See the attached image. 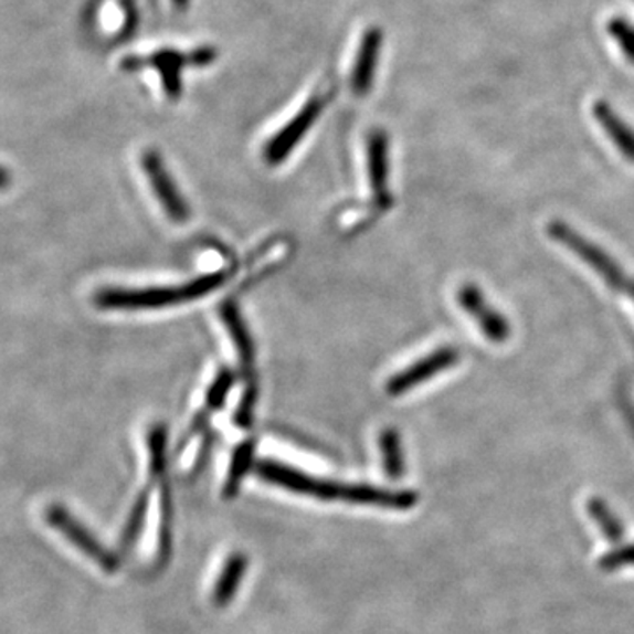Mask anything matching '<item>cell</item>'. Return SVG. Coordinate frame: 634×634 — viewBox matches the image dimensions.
Returning <instances> with one entry per match:
<instances>
[{
	"instance_id": "obj_21",
	"label": "cell",
	"mask_w": 634,
	"mask_h": 634,
	"mask_svg": "<svg viewBox=\"0 0 634 634\" xmlns=\"http://www.w3.org/2000/svg\"><path fill=\"white\" fill-rule=\"evenodd\" d=\"M233 384H235V374H233L230 369H222L221 372L215 376V379H213L209 391H207V405L213 409V411L221 408V405L226 402Z\"/></svg>"
},
{
	"instance_id": "obj_2",
	"label": "cell",
	"mask_w": 634,
	"mask_h": 634,
	"mask_svg": "<svg viewBox=\"0 0 634 634\" xmlns=\"http://www.w3.org/2000/svg\"><path fill=\"white\" fill-rule=\"evenodd\" d=\"M226 272H213L192 278L182 286L106 287L96 295V304L103 309L148 310L170 305L200 300L226 283Z\"/></svg>"
},
{
	"instance_id": "obj_19",
	"label": "cell",
	"mask_w": 634,
	"mask_h": 634,
	"mask_svg": "<svg viewBox=\"0 0 634 634\" xmlns=\"http://www.w3.org/2000/svg\"><path fill=\"white\" fill-rule=\"evenodd\" d=\"M159 564L165 562L171 556V499L168 488H162L161 496V526H159Z\"/></svg>"
},
{
	"instance_id": "obj_20",
	"label": "cell",
	"mask_w": 634,
	"mask_h": 634,
	"mask_svg": "<svg viewBox=\"0 0 634 634\" xmlns=\"http://www.w3.org/2000/svg\"><path fill=\"white\" fill-rule=\"evenodd\" d=\"M166 432L165 425L154 426L148 434V455H150V471L152 474H161L166 465Z\"/></svg>"
},
{
	"instance_id": "obj_17",
	"label": "cell",
	"mask_w": 634,
	"mask_h": 634,
	"mask_svg": "<svg viewBox=\"0 0 634 634\" xmlns=\"http://www.w3.org/2000/svg\"><path fill=\"white\" fill-rule=\"evenodd\" d=\"M148 500H150V494H148V490H144L136 499L133 509H130L126 527H124L123 536H120L123 550H129L138 541L139 532L144 529L145 517H147Z\"/></svg>"
},
{
	"instance_id": "obj_8",
	"label": "cell",
	"mask_w": 634,
	"mask_h": 634,
	"mask_svg": "<svg viewBox=\"0 0 634 634\" xmlns=\"http://www.w3.org/2000/svg\"><path fill=\"white\" fill-rule=\"evenodd\" d=\"M144 168L148 177V182L152 186L157 200L162 204V209L168 213V218L177 222L188 221L189 215H191L188 203H186L179 189L175 186L171 175L166 170V166L162 165L159 154H145Z\"/></svg>"
},
{
	"instance_id": "obj_11",
	"label": "cell",
	"mask_w": 634,
	"mask_h": 634,
	"mask_svg": "<svg viewBox=\"0 0 634 634\" xmlns=\"http://www.w3.org/2000/svg\"><path fill=\"white\" fill-rule=\"evenodd\" d=\"M367 165H369L370 188L381 207L390 201L388 194V173H390V159H388V136L384 130H372L367 139Z\"/></svg>"
},
{
	"instance_id": "obj_10",
	"label": "cell",
	"mask_w": 634,
	"mask_h": 634,
	"mask_svg": "<svg viewBox=\"0 0 634 634\" xmlns=\"http://www.w3.org/2000/svg\"><path fill=\"white\" fill-rule=\"evenodd\" d=\"M382 31L379 27H370L363 32L358 49L357 61L352 65L351 88L357 96H366L372 88L376 70L379 64V53L382 50Z\"/></svg>"
},
{
	"instance_id": "obj_22",
	"label": "cell",
	"mask_w": 634,
	"mask_h": 634,
	"mask_svg": "<svg viewBox=\"0 0 634 634\" xmlns=\"http://www.w3.org/2000/svg\"><path fill=\"white\" fill-rule=\"evenodd\" d=\"M254 408H256V390H247L240 400L239 409H236V425L242 426V429H249L253 425Z\"/></svg>"
},
{
	"instance_id": "obj_5",
	"label": "cell",
	"mask_w": 634,
	"mask_h": 634,
	"mask_svg": "<svg viewBox=\"0 0 634 634\" xmlns=\"http://www.w3.org/2000/svg\"><path fill=\"white\" fill-rule=\"evenodd\" d=\"M325 105L326 97H310V99L302 106L300 112L266 144V162H270V165H281V162L286 161L287 156L293 152V148L300 144L304 136L309 133L310 127L316 124Z\"/></svg>"
},
{
	"instance_id": "obj_14",
	"label": "cell",
	"mask_w": 634,
	"mask_h": 634,
	"mask_svg": "<svg viewBox=\"0 0 634 634\" xmlns=\"http://www.w3.org/2000/svg\"><path fill=\"white\" fill-rule=\"evenodd\" d=\"M247 564L249 561L245 553H233L224 562L218 583L213 587V603L218 604V606L230 604V601L235 598L236 591H239L240 583L244 580Z\"/></svg>"
},
{
	"instance_id": "obj_3",
	"label": "cell",
	"mask_w": 634,
	"mask_h": 634,
	"mask_svg": "<svg viewBox=\"0 0 634 634\" xmlns=\"http://www.w3.org/2000/svg\"><path fill=\"white\" fill-rule=\"evenodd\" d=\"M548 233L557 240L559 244L573 251L580 260L585 261L587 265L594 270L595 274L603 277L604 284H609L613 289H626L627 278L622 272L621 266L603 253L598 245L591 244L585 236L580 235L570 224L566 222L553 221L548 224Z\"/></svg>"
},
{
	"instance_id": "obj_1",
	"label": "cell",
	"mask_w": 634,
	"mask_h": 634,
	"mask_svg": "<svg viewBox=\"0 0 634 634\" xmlns=\"http://www.w3.org/2000/svg\"><path fill=\"white\" fill-rule=\"evenodd\" d=\"M256 473L263 482L272 483L275 487L321 500H344L355 505H376L391 509H408L416 503L413 492H393L369 485L328 482L275 461L257 462Z\"/></svg>"
},
{
	"instance_id": "obj_16",
	"label": "cell",
	"mask_w": 634,
	"mask_h": 634,
	"mask_svg": "<svg viewBox=\"0 0 634 634\" xmlns=\"http://www.w3.org/2000/svg\"><path fill=\"white\" fill-rule=\"evenodd\" d=\"M382 453V467L390 478H400L404 473V456L400 444L399 432L387 429L379 437Z\"/></svg>"
},
{
	"instance_id": "obj_7",
	"label": "cell",
	"mask_w": 634,
	"mask_h": 634,
	"mask_svg": "<svg viewBox=\"0 0 634 634\" xmlns=\"http://www.w3.org/2000/svg\"><path fill=\"white\" fill-rule=\"evenodd\" d=\"M461 360V351L456 348H441L432 352L423 360L416 361L414 366L402 370L393 376L388 382V393L393 397L402 395L405 391L420 387L422 382L429 381L434 376L441 374L444 370L452 369Z\"/></svg>"
},
{
	"instance_id": "obj_6",
	"label": "cell",
	"mask_w": 634,
	"mask_h": 634,
	"mask_svg": "<svg viewBox=\"0 0 634 634\" xmlns=\"http://www.w3.org/2000/svg\"><path fill=\"white\" fill-rule=\"evenodd\" d=\"M456 300L461 304L462 309L469 314L474 321L478 323L483 334L490 342L505 344L509 339V335H511L509 321H506L503 314L497 313L494 307L488 305L479 287L474 286V284H465L456 293Z\"/></svg>"
},
{
	"instance_id": "obj_12",
	"label": "cell",
	"mask_w": 634,
	"mask_h": 634,
	"mask_svg": "<svg viewBox=\"0 0 634 634\" xmlns=\"http://www.w3.org/2000/svg\"><path fill=\"white\" fill-rule=\"evenodd\" d=\"M592 115L626 161L634 162V129L606 101H595Z\"/></svg>"
},
{
	"instance_id": "obj_13",
	"label": "cell",
	"mask_w": 634,
	"mask_h": 634,
	"mask_svg": "<svg viewBox=\"0 0 634 634\" xmlns=\"http://www.w3.org/2000/svg\"><path fill=\"white\" fill-rule=\"evenodd\" d=\"M221 317L231 340H233L239 360L244 363V367L253 366L254 358H256V346H254L253 337H251V331H249L239 307L233 302L222 304Z\"/></svg>"
},
{
	"instance_id": "obj_18",
	"label": "cell",
	"mask_w": 634,
	"mask_h": 634,
	"mask_svg": "<svg viewBox=\"0 0 634 634\" xmlns=\"http://www.w3.org/2000/svg\"><path fill=\"white\" fill-rule=\"evenodd\" d=\"M606 29H609L612 40L621 49L622 55L626 57L630 64L634 65V23H631L626 18L615 17L610 20Z\"/></svg>"
},
{
	"instance_id": "obj_23",
	"label": "cell",
	"mask_w": 634,
	"mask_h": 634,
	"mask_svg": "<svg viewBox=\"0 0 634 634\" xmlns=\"http://www.w3.org/2000/svg\"><path fill=\"white\" fill-rule=\"evenodd\" d=\"M173 2L179 6V8H186V4H188V0H173Z\"/></svg>"
},
{
	"instance_id": "obj_4",
	"label": "cell",
	"mask_w": 634,
	"mask_h": 634,
	"mask_svg": "<svg viewBox=\"0 0 634 634\" xmlns=\"http://www.w3.org/2000/svg\"><path fill=\"white\" fill-rule=\"evenodd\" d=\"M46 520L53 529H57L61 535H64L65 539H70L74 547H78L85 556L91 557L101 570H105L106 573H115L118 570L120 562H118L117 556L109 552L108 548L101 541H97L92 536L91 530L85 529L64 506H50L46 509Z\"/></svg>"
},
{
	"instance_id": "obj_24",
	"label": "cell",
	"mask_w": 634,
	"mask_h": 634,
	"mask_svg": "<svg viewBox=\"0 0 634 634\" xmlns=\"http://www.w3.org/2000/svg\"><path fill=\"white\" fill-rule=\"evenodd\" d=\"M633 295H634V284H633Z\"/></svg>"
},
{
	"instance_id": "obj_15",
	"label": "cell",
	"mask_w": 634,
	"mask_h": 634,
	"mask_svg": "<svg viewBox=\"0 0 634 634\" xmlns=\"http://www.w3.org/2000/svg\"><path fill=\"white\" fill-rule=\"evenodd\" d=\"M254 450H256L254 441H244V443L235 447V452L231 456L226 482H224V487H222V497L224 499H233V497L239 496L242 483H244L245 476L253 467Z\"/></svg>"
},
{
	"instance_id": "obj_9",
	"label": "cell",
	"mask_w": 634,
	"mask_h": 634,
	"mask_svg": "<svg viewBox=\"0 0 634 634\" xmlns=\"http://www.w3.org/2000/svg\"><path fill=\"white\" fill-rule=\"evenodd\" d=\"M186 64H191V53L165 49L148 55V57H127L123 62V67L127 71H136L144 65H154L161 74L166 94L177 99L182 94V67Z\"/></svg>"
}]
</instances>
